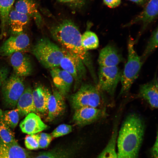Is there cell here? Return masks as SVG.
Wrapping results in <instances>:
<instances>
[{
  "label": "cell",
  "instance_id": "836d02e7",
  "mask_svg": "<svg viewBox=\"0 0 158 158\" xmlns=\"http://www.w3.org/2000/svg\"><path fill=\"white\" fill-rule=\"evenodd\" d=\"M33 158H64L56 153L47 152L41 154Z\"/></svg>",
  "mask_w": 158,
  "mask_h": 158
},
{
  "label": "cell",
  "instance_id": "ba28073f",
  "mask_svg": "<svg viewBox=\"0 0 158 158\" xmlns=\"http://www.w3.org/2000/svg\"><path fill=\"white\" fill-rule=\"evenodd\" d=\"M63 49L64 55L60 66L72 76L75 82V88L76 89L86 76V67L79 57Z\"/></svg>",
  "mask_w": 158,
  "mask_h": 158
},
{
  "label": "cell",
  "instance_id": "d4e9b609",
  "mask_svg": "<svg viewBox=\"0 0 158 158\" xmlns=\"http://www.w3.org/2000/svg\"><path fill=\"white\" fill-rule=\"evenodd\" d=\"M158 29L157 27L152 32L146 47L141 56V61L143 64L149 56L158 47Z\"/></svg>",
  "mask_w": 158,
  "mask_h": 158
},
{
  "label": "cell",
  "instance_id": "d6a6232c",
  "mask_svg": "<svg viewBox=\"0 0 158 158\" xmlns=\"http://www.w3.org/2000/svg\"><path fill=\"white\" fill-rule=\"evenodd\" d=\"M155 139V142L150 150V153L152 158H158V139L157 132Z\"/></svg>",
  "mask_w": 158,
  "mask_h": 158
},
{
  "label": "cell",
  "instance_id": "7c38bea8",
  "mask_svg": "<svg viewBox=\"0 0 158 158\" xmlns=\"http://www.w3.org/2000/svg\"><path fill=\"white\" fill-rule=\"evenodd\" d=\"M9 56L14 73L22 77L28 76L32 73L33 67L31 60L25 52H17Z\"/></svg>",
  "mask_w": 158,
  "mask_h": 158
},
{
  "label": "cell",
  "instance_id": "ac0fdd59",
  "mask_svg": "<svg viewBox=\"0 0 158 158\" xmlns=\"http://www.w3.org/2000/svg\"><path fill=\"white\" fill-rule=\"evenodd\" d=\"M20 127L22 132L28 135L36 134L48 127L39 116L32 112L26 116L20 122Z\"/></svg>",
  "mask_w": 158,
  "mask_h": 158
},
{
  "label": "cell",
  "instance_id": "9a60e30c",
  "mask_svg": "<svg viewBox=\"0 0 158 158\" xmlns=\"http://www.w3.org/2000/svg\"><path fill=\"white\" fill-rule=\"evenodd\" d=\"M158 90V79L156 73L152 80L140 85L138 95L146 101L152 108L157 109Z\"/></svg>",
  "mask_w": 158,
  "mask_h": 158
},
{
  "label": "cell",
  "instance_id": "44dd1931",
  "mask_svg": "<svg viewBox=\"0 0 158 158\" xmlns=\"http://www.w3.org/2000/svg\"><path fill=\"white\" fill-rule=\"evenodd\" d=\"M51 93L47 88L42 85H38L32 90L33 100L37 113H47V102Z\"/></svg>",
  "mask_w": 158,
  "mask_h": 158
},
{
  "label": "cell",
  "instance_id": "e575fe53",
  "mask_svg": "<svg viewBox=\"0 0 158 158\" xmlns=\"http://www.w3.org/2000/svg\"><path fill=\"white\" fill-rule=\"evenodd\" d=\"M104 3L110 8H114L120 4L121 0H103Z\"/></svg>",
  "mask_w": 158,
  "mask_h": 158
},
{
  "label": "cell",
  "instance_id": "1f68e13d",
  "mask_svg": "<svg viewBox=\"0 0 158 158\" xmlns=\"http://www.w3.org/2000/svg\"><path fill=\"white\" fill-rule=\"evenodd\" d=\"M9 69L5 66H0V88L5 80L8 77Z\"/></svg>",
  "mask_w": 158,
  "mask_h": 158
},
{
  "label": "cell",
  "instance_id": "52a82bcc",
  "mask_svg": "<svg viewBox=\"0 0 158 158\" xmlns=\"http://www.w3.org/2000/svg\"><path fill=\"white\" fill-rule=\"evenodd\" d=\"M1 87L5 104L8 107L14 108L25 89L23 77L13 73L5 80Z\"/></svg>",
  "mask_w": 158,
  "mask_h": 158
},
{
  "label": "cell",
  "instance_id": "277c9868",
  "mask_svg": "<svg viewBox=\"0 0 158 158\" xmlns=\"http://www.w3.org/2000/svg\"><path fill=\"white\" fill-rule=\"evenodd\" d=\"M134 40L130 37L128 43V59L123 71L120 82L121 88L120 96L128 93L132 84L137 78L142 64L140 57L135 51Z\"/></svg>",
  "mask_w": 158,
  "mask_h": 158
},
{
  "label": "cell",
  "instance_id": "9c48e42d",
  "mask_svg": "<svg viewBox=\"0 0 158 158\" xmlns=\"http://www.w3.org/2000/svg\"><path fill=\"white\" fill-rule=\"evenodd\" d=\"M158 13V0H150L141 13L130 22L124 25L123 27H128L138 23L142 24L140 29L134 40L135 44L137 43L149 25L157 18Z\"/></svg>",
  "mask_w": 158,
  "mask_h": 158
},
{
  "label": "cell",
  "instance_id": "d590c367",
  "mask_svg": "<svg viewBox=\"0 0 158 158\" xmlns=\"http://www.w3.org/2000/svg\"><path fill=\"white\" fill-rule=\"evenodd\" d=\"M129 1H132L133 2L135 3L136 4H143L145 1H146V0H129Z\"/></svg>",
  "mask_w": 158,
  "mask_h": 158
},
{
  "label": "cell",
  "instance_id": "6da1fadb",
  "mask_svg": "<svg viewBox=\"0 0 158 158\" xmlns=\"http://www.w3.org/2000/svg\"><path fill=\"white\" fill-rule=\"evenodd\" d=\"M144 121L135 113L128 115L118 131L116 148L118 158H138L144 138Z\"/></svg>",
  "mask_w": 158,
  "mask_h": 158
},
{
  "label": "cell",
  "instance_id": "7a4b0ae2",
  "mask_svg": "<svg viewBox=\"0 0 158 158\" xmlns=\"http://www.w3.org/2000/svg\"><path fill=\"white\" fill-rule=\"evenodd\" d=\"M50 31L53 38L61 47L82 59L89 70L94 80H96L97 76L91 55L82 46L81 35L77 25L71 20H64L51 26Z\"/></svg>",
  "mask_w": 158,
  "mask_h": 158
},
{
  "label": "cell",
  "instance_id": "e0dca14e",
  "mask_svg": "<svg viewBox=\"0 0 158 158\" xmlns=\"http://www.w3.org/2000/svg\"><path fill=\"white\" fill-rule=\"evenodd\" d=\"M30 18L26 15L17 11L13 7L10 12L8 20V27L11 35L24 32V30L29 24Z\"/></svg>",
  "mask_w": 158,
  "mask_h": 158
},
{
  "label": "cell",
  "instance_id": "8992f818",
  "mask_svg": "<svg viewBox=\"0 0 158 158\" xmlns=\"http://www.w3.org/2000/svg\"><path fill=\"white\" fill-rule=\"evenodd\" d=\"M122 71L118 66H99L96 86L102 92L112 97L121 81Z\"/></svg>",
  "mask_w": 158,
  "mask_h": 158
},
{
  "label": "cell",
  "instance_id": "ffe728a7",
  "mask_svg": "<svg viewBox=\"0 0 158 158\" xmlns=\"http://www.w3.org/2000/svg\"><path fill=\"white\" fill-rule=\"evenodd\" d=\"M32 92L30 87H26L18 100L16 109L21 116H26L32 112L38 113L34 104Z\"/></svg>",
  "mask_w": 158,
  "mask_h": 158
},
{
  "label": "cell",
  "instance_id": "f1b7e54d",
  "mask_svg": "<svg viewBox=\"0 0 158 158\" xmlns=\"http://www.w3.org/2000/svg\"><path fill=\"white\" fill-rule=\"evenodd\" d=\"M35 135L40 148H44L47 147L52 140L51 135L48 133H41L36 134Z\"/></svg>",
  "mask_w": 158,
  "mask_h": 158
},
{
  "label": "cell",
  "instance_id": "4dcf8cb0",
  "mask_svg": "<svg viewBox=\"0 0 158 158\" xmlns=\"http://www.w3.org/2000/svg\"><path fill=\"white\" fill-rule=\"evenodd\" d=\"M25 143L26 147L30 150H36L39 148L35 134L26 136L25 138Z\"/></svg>",
  "mask_w": 158,
  "mask_h": 158
},
{
  "label": "cell",
  "instance_id": "d6986e66",
  "mask_svg": "<svg viewBox=\"0 0 158 158\" xmlns=\"http://www.w3.org/2000/svg\"><path fill=\"white\" fill-rule=\"evenodd\" d=\"M14 8L17 11L33 19L38 27H41L42 25V18L34 0H18Z\"/></svg>",
  "mask_w": 158,
  "mask_h": 158
},
{
  "label": "cell",
  "instance_id": "8d00e7d4",
  "mask_svg": "<svg viewBox=\"0 0 158 158\" xmlns=\"http://www.w3.org/2000/svg\"><path fill=\"white\" fill-rule=\"evenodd\" d=\"M79 0H58V1L61 3L71 2L77 1Z\"/></svg>",
  "mask_w": 158,
  "mask_h": 158
},
{
  "label": "cell",
  "instance_id": "5bb4252c",
  "mask_svg": "<svg viewBox=\"0 0 158 158\" xmlns=\"http://www.w3.org/2000/svg\"><path fill=\"white\" fill-rule=\"evenodd\" d=\"M50 74L58 91L65 98L68 95L74 79L68 72L59 67L50 70Z\"/></svg>",
  "mask_w": 158,
  "mask_h": 158
},
{
  "label": "cell",
  "instance_id": "cb8c5ba5",
  "mask_svg": "<svg viewBox=\"0 0 158 158\" xmlns=\"http://www.w3.org/2000/svg\"><path fill=\"white\" fill-rule=\"evenodd\" d=\"M118 131L117 120L114 123L111 136L107 145L97 158H118L116 149Z\"/></svg>",
  "mask_w": 158,
  "mask_h": 158
},
{
  "label": "cell",
  "instance_id": "484cf974",
  "mask_svg": "<svg viewBox=\"0 0 158 158\" xmlns=\"http://www.w3.org/2000/svg\"><path fill=\"white\" fill-rule=\"evenodd\" d=\"M2 110L0 109V139L3 142L7 144L18 143L13 132L4 122L2 118Z\"/></svg>",
  "mask_w": 158,
  "mask_h": 158
},
{
  "label": "cell",
  "instance_id": "7402d4cb",
  "mask_svg": "<svg viewBox=\"0 0 158 158\" xmlns=\"http://www.w3.org/2000/svg\"><path fill=\"white\" fill-rule=\"evenodd\" d=\"M0 158H29V154L18 143L7 144L0 139Z\"/></svg>",
  "mask_w": 158,
  "mask_h": 158
},
{
  "label": "cell",
  "instance_id": "603a6c76",
  "mask_svg": "<svg viewBox=\"0 0 158 158\" xmlns=\"http://www.w3.org/2000/svg\"><path fill=\"white\" fill-rule=\"evenodd\" d=\"M15 0H0V40L5 37L8 31L9 15Z\"/></svg>",
  "mask_w": 158,
  "mask_h": 158
},
{
  "label": "cell",
  "instance_id": "4316f807",
  "mask_svg": "<svg viewBox=\"0 0 158 158\" xmlns=\"http://www.w3.org/2000/svg\"><path fill=\"white\" fill-rule=\"evenodd\" d=\"M81 40L83 47L87 51L96 49L99 46V40L97 35L90 31H86L81 35Z\"/></svg>",
  "mask_w": 158,
  "mask_h": 158
},
{
  "label": "cell",
  "instance_id": "30bf717a",
  "mask_svg": "<svg viewBox=\"0 0 158 158\" xmlns=\"http://www.w3.org/2000/svg\"><path fill=\"white\" fill-rule=\"evenodd\" d=\"M30 45V39L24 32L11 35L0 46V56H9L17 52H25Z\"/></svg>",
  "mask_w": 158,
  "mask_h": 158
},
{
  "label": "cell",
  "instance_id": "83f0119b",
  "mask_svg": "<svg viewBox=\"0 0 158 158\" xmlns=\"http://www.w3.org/2000/svg\"><path fill=\"white\" fill-rule=\"evenodd\" d=\"M1 115L4 122L11 129H13L16 127L19 121V116L17 109L2 110Z\"/></svg>",
  "mask_w": 158,
  "mask_h": 158
},
{
  "label": "cell",
  "instance_id": "8fae6325",
  "mask_svg": "<svg viewBox=\"0 0 158 158\" xmlns=\"http://www.w3.org/2000/svg\"><path fill=\"white\" fill-rule=\"evenodd\" d=\"M107 115L105 108L83 107L75 110L73 121L79 126L90 124Z\"/></svg>",
  "mask_w": 158,
  "mask_h": 158
},
{
  "label": "cell",
  "instance_id": "2e32d148",
  "mask_svg": "<svg viewBox=\"0 0 158 158\" xmlns=\"http://www.w3.org/2000/svg\"><path fill=\"white\" fill-rule=\"evenodd\" d=\"M124 60L122 55L116 47L108 44L100 51L98 59L99 66H118Z\"/></svg>",
  "mask_w": 158,
  "mask_h": 158
},
{
  "label": "cell",
  "instance_id": "4fadbf2b",
  "mask_svg": "<svg viewBox=\"0 0 158 158\" xmlns=\"http://www.w3.org/2000/svg\"><path fill=\"white\" fill-rule=\"evenodd\" d=\"M66 108L65 97L57 89L53 90L47 102L46 121L51 122L60 117L64 112Z\"/></svg>",
  "mask_w": 158,
  "mask_h": 158
},
{
  "label": "cell",
  "instance_id": "5b68a950",
  "mask_svg": "<svg viewBox=\"0 0 158 158\" xmlns=\"http://www.w3.org/2000/svg\"><path fill=\"white\" fill-rule=\"evenodd\" d=\"M101 92L96 85L82 84L78 90L70 97L72 108L75 111L85 107L100 108L105 103Z\"/></svg>",
  "mask_w": 158,
  "mask_h": 158
},
{
  "label": "cell",
  "instance_id": "3957f363",
  "mask_svg": "<svg viewBox=\"0 0 158 158\" xmlns=\"http://www.w3.org/2000/svg\"><path fill=\"white\" fill-rule=\"evenodd\" d=\"M32 54L45 68L59 67L64 55L63 49L46 37L39 39L31 49Z\"/></svg>",
  "mask_w": 158,
  "mask_h": 158
},
{
  "label": "cell",
  "instance_id": "f546056e",
  "mask_svg": "<svg viewBox=\"0 0 158 158\" xmlns=\"http://www.w3.org/2000/svg\"><path fill=\"white\" fill-rule=\"evenodd\" d=\"M72 130V128L71 125L61 124L54 130L51 133V136L54 138L61 137L70 133Z\"/></svg>",
  "mask_w": 158,
  "mask_h": 158
}]
</instances>
